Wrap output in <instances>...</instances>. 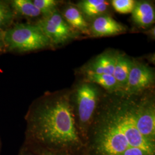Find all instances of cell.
<instances>
[{"mask_svg": "<svg viewBox=\"0 0 155 155\" xmlns=\"http://www.w3.org/2000/svg\"><path fill=\"white\" fill-rule=\"evenodd\" d=\"M139 95L101 96L87 134L86 155H155V140L137 125Z\"/></svg>", "mask_w": 155, "mask_h": 155, "instance_id": "1", "label": "cell"}, {"mask_svg": "<svg viewBox=\"0 0 155 155\" xmlns=\"http://www.w3.org/2000/svg\"><path fill=\"white\" fill-rule=\"evenodd\" d=\"M25 120L24 144L30 148L86 155L85 144L76 126L70 93H45L31 104Z\"/></svg>", "mask_w": 155, "mask_h": 155, "instance_id": "2", "label": "cell"}, {"mask_svg": "<svg viewBox=\"0 0 155 155\" xmlns=\"http://www.w3.org/2000/svg\"><path fill=\"white\" fill-rule=\"evenodd\" d=\"M5 41L7 52H27L53 47L36 24L12 25L5 31Z\"/></svg>", "mask_w": 155, "mask_h": 155, "instance_id": "3", "label": "cell"}, {"mask_svg": "<svg viewBox=\"0 0 155 155\" xmlns=\"http://www.w3.org/2000/svg\"><path fill=\"white\" fill-rule=\"evenodd\" d=\"M100 97L98 90L92 83L88 82L83 83L78 87L75 101L71 100L76 126L84 144Z\"/></svg>", "mask_w": 155, "mask_h": 155, "instance_id": "4", "label": "cell"}, {"mask_svg": "<svg viewBox=\"0 0 155 155\" xmlns=\"http://www.w3.org/2000/svg\"><path fill=\"white\" fill-rule=\"evenodd\" d=\"M36 24L50 40L52 46L64 44L76 35L57 11L48 16H43Z\"/></svg>", "mask_w": 155, "mask_h": 155, "instance_id": "5", "label": "cell"}, {"mask_svg": "<svg viewBox=\"0 0 155 155\" xmlns=\"http://www.w3.org/2000/svg\"><path fill=\"white\" fill-rule=\"evenodd\" d=\"M155 81L154 72L148 67L133 61L127 85L122 93L129 95H139L152 86Z\"/></svg>", "mask_w": 155, "mask_h": 155, "instance_id": "6", "label": "cell"}, {"mask_svg": "<svg viewBox=\"0 0 155 155\" xmlns=\"http://www.w3.org/2000/svg\"><path fill=\"white\" fill-rule=\"evenodd\" d=\"M90 31L94 36L101 37L122 33L126 31V28L111 17L101 16L94 20Z\"/></svg>", "mask_w": 155, "mask_h": 155, "instance_id": "7", "label": "cell"}, {"mask_svg": "<svg viewBox=\"0 0 155 155\" xmlns=\"http://www.w3.org/2000/svg\"><path fill=\"white\" fill-rule=\"evenodd\" d=\"M117 54L113 52L102 54L89 64L85 72L113 75Z\"/></svg>", "mask_w": 155, "mask_h": 155, "instance_id": "8", "label": "cell"}, {"mask_svg": "<svg viewBox=\"0 0 155 155\" xmlns=\"http://www.w3.org/2000/svg\"><path fill=\"white\" fill-rule=\"evenodd\" d=\"M132 13L133 21L141 27H148L155 21L154 8L148 2H136Z\"/></svg>", "mask_w": 155, "mask_h": 155, "instance_id": "9", "label": "cell"}, {"mask_svg": "<svg viewBox=\"0 0 155 155\" xmlns=\"http://www.w3.org/2000/svg\"><path fill=\"white\" fill-rule=\"evenodd\" d=\"M133 61L129 58L121 54H117L113 76L120 86V92H122L127 85Z\"/></svg>", "mask_w": 155, "mask_h": 155, "instance_id": "10", "label": "cell"}, {"mask_svg": "<svg viewBox=\"0 0 155 155\" xmlns=\"http://www.w3.org/2000/svg\"><path fill=\"white\" fill-rule=\"evenodd\" d=\"M64 17L67 23L72 28L82 33L90 35L88 24L86 21L81 12L77 8L69 6L64 12Z\"/></svg>", "mask_w": 155, "mask_h": 155, "instance_id": "11", "label": "cell"}, {"mask_svg": "<svg viewBox=\"0 0 155 155\" xmlns=\"http://www.w3.org/2000/svg\"><path fill=\"white\" fill-rule=\"evenodd\" d=\"M78 7L88 17L101 16L109 7V3L104 0H84L78 3Z\"/></svg>", "mask_w": 155, "mask_h": 155, "instance_id": "12", "label": "cell"}, {"mask_svg": "<svg viewBox=\"0 0 155 155\" xmlns=\"http://www.w3.org/2000/svg\"><path fill=\"white\" fill-rule=\"evenodd\" d=\"M86 76L89 83L99 84L107 90L109 93H114L120 91V86L113 75L86 72Z\"/></svg>", "mask_w": 155, "mask_h": 155, "instance_id": "13", "label": "cell"}, {"mask_svg": "<svg viewBox=\"0 0 155 155\" xmlns=\"http://www.w3.org/2000/svg\"><path fill=\"white\" fill-rule=\"evenodd\" d=\"M16 16L35 18L41 15L39 9L31 0H12L9 1Z\"/></svg>", "mask_w": 155, "mask_h": 155, "instance_id": "14", "label": "cell"}, {"mask_svg": "<svg viewBox=\"0 0 155 155\" xmlns=\"http://www.w3.org/2000/svg\"><path fill=\"white\" fill-rule=\"evenodd\" d=\"M16 15L9 1L0 0V29L6 31L12 26Z\"/></svg>", "mask_w": 155, "mask_h": 155, "instance_id": "15", "label": "cell"}, {"mask_svg": "<svg viewBox=\"0 0 155 155\" xmlns=\"http://www.w3.org/2000/svg\"><path fill=\"white\" fill-rule=\"evenodd\" d=\"M32 1L43 16H48L55 12L59 3L55 0H34Z\"/></svg>", "mask_w": 155, "mask_h": 155, "instance_id": "16", "label": "cell"}, {"mask_svg": "<svg viewBox=\"0 0 155 155\" xmlns=\"http://www.w3.org/2000/svg\"><path fill=\"white\" fill-rule=\"evenodd\" d=\"M136 2L133 0H113L112 5L115 11L122 14L132 13Z\"/></svg>", "mask_w": 155, "mask_h": 155, "instance_id": "17", "label": "cell"}, {"mask_svg": "<svg viewBox=\"0 0 155 155\" xmlns=\"http://www.w3.org/2000/svg\"><path fill=\"white\" fill-rule=\"evenodd\" d=\"M31 148L39 155H76L68 153V152H53V151H50V150H43V149H37V148Z\"/></svg>", "mask_w": 155, "mask_h": 155, "instance_id": "18", "label": "cell"}, {"mask_svg": "<svg viewBox=\"0 0 155 155\" xmlns=\"http://www.w3.org/2000/svg\"><path fill=\"white\" fill-rule=\"evenodd\" d=\"M17 155H39L25 144H23Z\"/></svg>", "mask_w": 155, "mask_h": 155, "instance_id": "19", "label": "cell"}, {"mask_svg": "<svg viewBox=\"0 0 155 155\" xmlns=\"http://www.w3.org/2000/svg\"><path fill=\"white\" fill-rule=\"evenodd\" d=\"M7 52L5 41V31L0 29V55Z\"/></svg>", "mask_w": 155, "mask_h": 155, "instance_id": "20", "label": "cell"}, {"mask_svg": "<svg viewBox=\"0 0 155 155\" xmlns=\"http://www.w3.org/2000/svg\"><path fill=\"white\" fill-rule=\"evenodd\" d=\"M1 139H0V154H1Z\"/></svg>", "mask_w": 155, "mask_h": 155, "instance_id": "21", "label": "cell"}]
</instances>
